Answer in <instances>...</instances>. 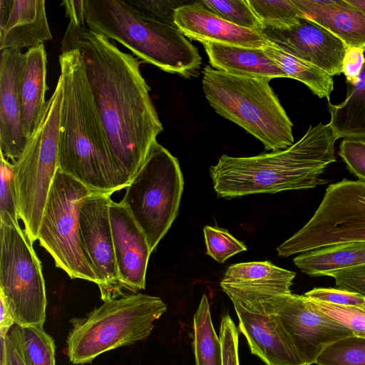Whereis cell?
Returning <instances> with one entry per match:
<instances>
[{
    "mask_svg": "<svg viewBox=\"0 0 365 365\" xmlns=\"http://www.w3.org/2000/svg\"><path fill=\"white\" fill-rule=\"evenodd\" d=\"M83 1L86 26L118 41L142 61L186 77L200 68L197 48L175 24L150 17L126 0Z\"/></svg>",
    "mask_w": 365,
    "mask_h": 365,
    "instance_id": "277c9868",
    "label": "cell"
},
{
    "mask_svg": "<svg viewBox=\"0 0 365 365\" xmlns=\"http://www.w3.org/2000/svg\"><path fill=\"white\" fill-rule=\"evenodd\" d=\"M364 61L356 79L347 83L345 100L338 104L327 103L328 123L339 138L365 140V47Z\"/></svg>",
    "mask_w": 365,
    "mask_h": 365,
    "instance_id": "603a6c76",
    "label": "cell"
},
{
    "mask_svg": "<svg viewBox=\"0 0 365 365\" xmlns=\"http://www.w3.org/2000/svg\"><path fill=\"white\" fill-rule=\"evenodd\" d=\"M1 317L0 332L1 337H4L10 328L15 324L12 312L4 297L0 294Z\"/></svg>",
    "mask_w": 365,
    "mask_h": 365,
    "instance_id": "b9f144b4",
    "label": "cell"
},
{
    "mask_svg": "<svg viewBox=\"0 0 365 365\" xmlns=\"http://www.w3.org/2000/svg\"><path fill=\"white\" fill-rule=\"evenodd\" d=\"M211 67L231 75L267 78H287L278 63L262 48L215 42L202 43Z\"/></svg>",
    "mask_w": 365,
    "mask_h": 365,
    "instance_id": "7402d4cb",
    "label": "cell"
},
{
    "mask_svg": "<svg viewBox=\"0 0 365 365\" xmlns=\"http://www.w3.org/2000/svg\"><path fill=\"white\" fill-rule=\"evenodd\" d=\"M318 365H365V337L350 336L327 346L318 356Z\"/></svg>",
    "mask_w": 365,
    "mask_h": 365,
    "instance_id": "f1b7e54d",
    "label": "cell"
},
{
    "mask_svg": "<svg viewBox=\"0 0 365 365\" xmlns=\"http://www.w3.org/2000/svg\"><path fill=\"white\" fill-rule=\"evenodd\" d=\"M247 2L262 24L289 26L304 17L293 0H247Z\"/></svg>",
    "mask_w": 365,
    "mask_h": 365,
    "instance_id": "f546056e",
    "label": "cell"
},
{
    "mask_svg": "<svg viewBox=\"0 0 365 365\" xmlns=\"http://www.w3.org/2000/svg\"><path fill=\"white\" fill-rule=\"evenodd\" d=\"M111 195L93 192L83 200L78 215L82 244L97 277V285L104 302L123 297L109 215Z\"/></svg>",
    "mask_w": 365,
    "mask_h": 365,
    "instance_id": "5bb4252c",
    "label": "cell"
},
{
    "mask_svg": "<svg viewBox=\"0 0 365 365\" xmlns=\"http://www.w3.org/2000/svg\"><path fill=\"white\" fill-rule=\"evenodd\" d=\"M7 335L25 365H56L53 340L42 326L14 324Z\"/></svg>",
    "mask_w": 365,
    "mask_h": 365,
    "instance_id": "4316f807",
    "label": "cell"
},
{
    "mask_svg": "<svg viewBox=\"0 0 365 365\" xmlns=\"http://www.w3.org/2000/svg\"><path fill=\"white\" fill-rule=\"evenodd\" d=\"M346 1L365 14V0H346Z\"/></svg>",
    "mask_w": 365,
    "mask_h": 365,
    "instance_id": "7bdbcfd3",
    "label": "cell"
},
{
    "mask_svg": "<svg viewBox=\"0 0 365 365\" xmlns=\"http://www.w3.org/2000/svg\"><path fill=\"white\" fill-rule=\"evenodd\" d=\"M44 0H12L5 24L0 27V51L32 48L52 40Z\"/></svg>",
    "mask_w": 365,
    "mask_h": 365,
    "instance_id": "44dd1931",
    "label": "cell"
},
{
    "mask_svg": "<svg viewBox=\"0 0 365 365\" xmlns=\"http://www.w3.org/2000/svg\"><path fill=\"white\" fill-rule=\"evenodd\" d=\"M166 309L160 297L139 292L105 301L85 317L71 320L70 362L91 363L104 352L144 340Z\"/></svg>",
    "mask_w": 365,
    "mask_h": 365,
    "instance_id": "8992f818",
    "label": "cell"
},
{
    "mask_svg": "<svg viewBox=\"0 0 365 365\" xmlns=\"http://www.w3.org/2000/svg\"><path fill=\"white\" fill-rule=\"evenodd\" d=\"M259 32L274 46L331 76L343 72L346 46L327 29L306 17L289 26L262 24Z\"/></svg>",
    "mask_w": 365,
    "mask_h": 365,
    "instance_id": "9a60e30c",
    "label": "cell"
},
{
    "mask_svg": "<svg viewBox=\"0 0 365 365\" xmlns=\"http://www.w3.org/2000/svg\"><path fill=\"white\" fill-rule=\"evenodd\" d=\"M222 365H240L238 359V333L229 314L222 317L220 330Z\"/></svg>",
    "mask_w": 365,
    "mask_h": 365,
    "instance_id": "74e56055",
    "label": "cell"
},
{
    "mask_svg": "<svg viewBox=\"0 0 365 365\" xmlns=\"http://www.w3.org/2000/svg\"><path fill=\"white\" fill-rule=\"evenodd\" d=\"M73 49L83 59L111 154L128 186L163 130L140 72L142 61L88 29L85 21L69 20L61 51Z\"/></svg>",
    "mask_w": 365,
    "mask_h": 365,
    "instance_id": "6da1fadb",
    "label": "cell"
},
{
    "mask_svg": "<svg viewBox=\"0 0 365 365\" xmlns=\"http://www.w3.org/2000/svg\"><path fill=\"white\" fill-rule=\"evenodd\" d=\"M247 288L269 309L305 365L315 364L329 344L354 335L344 325L314 307L304 295Z\"/></svg>",
    "mask_w": 365,
    "mask_h": 365,
    "instance_id": "7c38bea8",
    "label": "cell"
},
{
    "mask_svg": "<svg viewBox=\"0 0 365 365\" xmlns=\"http://www.w3.org/2000/svg\"><path fill=\"white\" fill-rule=\"evenodd\" d=\"M304 296L313 301L331 304L365 307V297L338 288H314Z\"/></svg>",
    "mask_w": 365,
    "mask_h": 365,
    "instance_id": "d590c367",
    "label": "cell"
},
{
    "mask_svg": "<svg viewBox=\"0 0 365 365\" xmlns=\"http://www.w3.org/2000/svg\"><path fill=\"white\" fill-rule=\"evenodd\" d=\"M63 95L60 114L58 169L91 191L110 193L127 187L111 154L76 49L59 56Z\"/></svg>",
    "mask_w": 365,
    "mask_h": 365,
    "instance_id": "7a4b0ae2",
    "label": "cell"
},
{
    "mask_svg": "<svg viewBox=\"0 0 365 365\" xmlns=\"http://www.w3.org/2000/svg\"><path fill=\"white\" fill-rule=\"evenodd\" d=\"M207 254L222 263L229 257L247 250L246 245L227 230L207 225L203 228Z\"/></svg>",
    "mask_w": 365,
    "mask_h": 365,
    "instance_id": "d6a6232c",
    "label": "cell"
},
{
    "mask_svg": "<svg viewBox=\"0 0 365 365\" xmlns=\"http://www.w3.org/2000/svg\"><path fill=\"white\" fill-rule=\"evenodd\" d=\"M339 155L350 173L365 182V140L344 139Z\"/></svg>",
    "mask_w": 365,
    "mask_h": 365,
    "instance_id": "e575fe53",
    "label": "cell"
},
{
    "mask_svg": "<svg viewBox=\"0 0 365 365\" xmlns=\"http://www.w3.org/2000/svg\"><path fill=\"white\" fill-rule=\"evenodd\" d=\"M304 17L342 41L348 49L365 47V14L346 0H293Z\"/></svg>",
    "mask_w": 365,
    "mask_h": 365,
    "instance_id": "d6986e66",
    "label": "cell"
},
{
    "mask_svg": "<svg viewBox=\"0 0 365 365\" xmlns=\"http://www.w3.org/2000/svg\"><path fill=\"white\" fill-rule=\"evenodd\" d=\"M267 54L274 60L287 75L304 83L319 98L330 102L334 88L333 76L316 66L297 58L271 43L264 48Z\"/></svg>",
    "mask_w": 365,
    "mask_h": 365,
    "instance_id": "484cf974",
    "label": "cell"
},
{
    "mask_svg": "<svg viewBox=\"0 0 365 365\" xmlns=\"http://www.w3.org/2000/svg\"><path fill=\"white\" fill-rule=\"evenodd\" d=\"M295 276V272L269 261L243 262L230 266L220 284L287 294L291 293L290 287Z\"/></svg>",
    "mask_w": 365,
    "mask_h": 365,
    "instance_id": "d4e9b609",
    "label": "cell"
},
{
    "mask_svg": "<svg viewBox=\"0 0 365 365\" xmlns=\"http://www.w3.org/2000/svg\"><path fill=\"white\" fill-rule=\"evenodd\" d=\"M267 78L242 77L207 66L202 89L215 111L277 151L294 144L292 123Z\"/></svg>",
    "mask_w": 365,
    "mask_h": 365,
    "instance_id": "5b68a950",
    "label": "cell"
},
{
    "mask_svg": "<svg viewBox=\"0 0 365 365\" xmlns=\"http://www.w3.org/2000/svg\"><path fill=\"white\" fill-rule=\"evenodd\" d=\"M183 187L178 160L155 142L121 201L145 234L151 252L178 214Z\"/></svg>",
    "mask_w": 365,
    "mask_h": 365,
    "instance_id": "ba28073f",
    "label": "cell"
},
{
    "mask_svg": "<svg viewBox=\"0 0 365 365\" xmlns=\"http://www.w3.org/2000/svg\"><path fill=\"white\" fill-rule=\"evenodd\" d=\"M331 277L338 289L365 297V264L336 272Z\"/></svg>",
    "mask_w": 365,
    "mask_h": 365,
    "instance_id": "f35d334b",
    "label": "cell"
},
{
    "mask_svg": "<svg viewBox=\"0 0 365 365\" xmlns=\"http://www.w3.org/2000/svg\"><path fill=\"white\" fill-rule=\"evenodd\" d=\"M24 58L20 48L0 51V154L13 163L21 156L28 143L19 97Z\"/></svg>",
    "mask_w": 365,
    "mask_h": 365,
    "instance_id": "e0dca14e",
    "label": "cell"
},
{
    "mask_svg": "<svg viewBox=\"0 0 365 365\" xmlns=\"http://www.w3.org/2000/svg\"><path fill=\"white\" fill-rule=\"evenodd\" d=\"M174 24L185 37L201 43L215 42L262 48L270 44L260 32L225 21L199 1L178 6L175 10Z\"/></svg>",
    "mask_w": 365,
    "mask_h": 365,
    "instance_id": "ac0fdd59",
    "label": "cell"
},
{
    "mask_svg": "<svg viewBox=\"0 0 365 365\" xmlns=\"http://www.w3.org/2000/svg\"><path fill=\"white\" fill-rule=\"evenodd\" d=\"M220 286L233 303L240 331L253 354L266 365H305L272 312L255 292L247 287Z\"/></svg>",
    "mask_w": 365,
    "mask_h": 365,
    "instance_id": "4fadbf2b",
    "label": "cell"
},
{
    "mask_svg": "<svg viewBox=\"0 0 365 365\" xmlns=\"http://www.w3.org/2000/svg\"><path fill=\"white\" fill-rule=\"evenodd\" d=\"M1 365H25L9 336L6 334L4 337H1Z\"/></svg>",
    "mask_w": 365,
    "mask_h": 365,
    "instance_id": "60d3db41",
    "label": "cell"
},
{
    "mask_svg": "<svg viewBox=\"0 0 365 365\" xmlns=\"http://www.w3.org/2000/svg\"><path fill=\"white\" fill-rule=\"evenodd\" d=\"M88 187L59 169L45 206L38 240L57 267L71 279L97 284V277L82 244L79 209L92 194Z\"/></svg>",
    "mask_w": 365,
    "mask_h": 365,
    "instance_id": "9c48e42d",
    "label": "cell"
},
{
    "mask_svg": "<svg viewBox=\"0 0 365 365\" xmlns=\"http://www.w3.org/2000/svg\"><path fill=\"white\" fill-rule=\"evenodd\" d=\"M126 1L141 13L171 24H174L175 10L182 5L175 1L126 0Z\"/></svg>",
    "mask_w": 365,
    "mask_h": 365,
    "instance_id": "8d00e7d4",
    "label": "cell"
},
{
    "mask_svg": "<svg viewBox=\"0 0 365 365\" xmlns=\"http://www.w3.org/2000/svg\"><path fill=\"white\" fill-rule=\"evenodd\" d=\"M0 294L15 324L43 326L47 300L42 267L19 224L0 223Z\"/></svg>",
    "mask_w": 365,
    "mask_h": 365,
    "instance_id": "8fae6325",
    "label": "cell"
},
{
    "mask_svg": "<svg viewBox=\"0 0 365 365\" xmlns=\"http://www.w3.org/2000/svg\"><path fill=\"white\" fill-rule=\"evenodd\" d=\"M207 9L236 26L259 32L262 24L254 14L247 0L199 1Z\"/></svg>",
    "mask_w": 365,
    "mask_h": 365,
    "instance_id": "4dcf8cb0",
    "label": "cell"
},
{
    "mask_svg": "<svg viewBox=\"0 0 365 365\" xmlns=\"http://www.w3.org/2000/svg\"><path fill=\"white\" fill-rule=\"evenodd\" d=\"M0 221L1 224H19L18 197L14 165L1 154L0 161Z\"/></svg>",
    "mask_w": 365,
    "mask_h": 365,
    "instance_id": "1f68e13d",
    "label": "cell"
},
{
    "mask_svg": "<svg viewBox=\"0 0 365 365\" xmlns=\"http://www.w3.org/2000/svg\"><path fill=\"white\" fill-rule=\"evenodd\" d=\"M47 55L43 43L24 53L19 97L24 132L28 141L37 129L46 109Z\"/></svg>",
    "mask_w": 365,
    "mask_h": 365,
    "instance_id": "ffe728a7",
    "label": "cell"
},
{
    "mask_svg": "<svg viewBox=\"0 0 365 365\" xmlns=\"http://www.w3.org/2000/svg\"><path fill=\"white\" fill-rule=\"evenodd\" d=\"M109 215L123 295L138 293L145 287L147 267L152 253L148 242L121 202L111 200Z\"/></svg>",
    "mask_w": 365,
    "mask_h": 365,
    "instance_id": "2e32d148",
    "label": "cell"
},
{
    "mask_svg": "<svg viewBox=\"0 0 365 365\" xmlns=\"http://www.w3.org/2000/svg\"><path fill=\"white\" fill-rule=\"evenodd\" d=\"M336 140L330 125L320 123L284 150L250 157L224 154L210 168L214 190L218 197L230 199L327 184L321 175L336 161Z\"/></svg>",
    "mask_w": 365,
    "mask_h": 365,
    "instance_id": "3957f363",
    "label": "cell"
},
{
    "mask_svg": "<svg viewBox=\"0 0 365 365\" xmlns=\"http://www.w3.org/2000/svg\"><path fill=\"white\" fill-rule=\"evenodd\" d=\"M363 61V49H348L344 58L342 72L346 78L347 83H351L356 79L362 66Z\"/></svg>",
    "mask_w": 365,
    "mask_h": 365,
    "instance_id": "ab89813d",
    "label": "cell"
},
{
    "mask_svg": "<svg viewBox=\"0 0 365 365\" xmlns=\"http://www.w3.org/2000/svg\"><path fill=\"white\" fill-rule=\"evenodd\" d=\"M309 302L317 309L344 325L354 336L365 337V307Z\"/></svg>",
    "mask_w": 365,
    "mask_h": 365,
    "instance_id": "836d02e7",
    "label": "cell"
},
{
    "mask_svg": "<svg viewBox=\"0 0 365 365\" xmlns=\"http://www.w3.org/2000/svg\"><path fill=\"white\" fill-rule=\"evenodd\" d=\"M365 242V182L330 184L307 223L277 248L289 257L332 245Z\"/></svg>",
    "mask_w": 365,
    "mask_h": 365,
    "instance_id": "30bf717a",
    "label": "cell"
},
{
    "mask_svg": "<svg viewBox=\"0 0 365 365\" xmlns=\"http://www.w3.org/2000/svg\"><path fill=\"white\" fill-rule=\"evenodd\" d=\"M193 328L195 365H222V345L213 327L205 294L194 315Z\"/></svg>",
    "mask_w": 365,
    "mask_h": 365,
    "instance_id": "83f0119b",
    "label": "cell"
},
{
    "mask_svg": "<svg viewBox=\"0 0 365 365\" xmlns=\"http://www.w3.org/2000/svg\"><path fill=\"white\" fill-rule=\"evenodd\" d=\"M294 264L314 277L331 274L365 264V242H350L329 245L300 254Z\"/></svg>",
    "mask_w": 365,
    "mask_h": 365,
    "instance_id": "cb8c5ba5",
    "label": "cell"
},
{
    "mask_svg": "<svg viewBox=\"0 0 365 365\" xmlns=\"http://www.w3.org/2000/svg\"><path fill=\"white\" fill-rule=\"evenodd\" d=\"M62 95V81L59 77L37 129L29 138L21 156L13 163L19 217L31 243L38 240L45 206L58 170Z\"/></svg>",
    "mask_w": 365,
    "mask_h": 365,
    "instance_id": "52a82bcc",
    "label": "cell"
}]
</instances>
